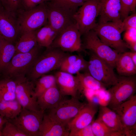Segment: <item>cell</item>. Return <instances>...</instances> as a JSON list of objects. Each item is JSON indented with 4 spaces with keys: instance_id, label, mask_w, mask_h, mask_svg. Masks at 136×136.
<instances>
[{
    "instance_id": "obj_1",
    "label": "cell",
    "mask_w": 136,
    "mask_h": 136,
    "mask_svg": "<svg viewBox=\"0 0 136 136\" xmlns=\"http://www.w3.org/2000/svg\"><path fill=\"white\" fill-rule=\"evenodd\" d=\"M39 56L27 75V78L34 82L42 76L59 69L62 62L68 54L56 48L50 47Z\"/></svg>"
},
{
    "instance_id": "obj_2",
    "label": "cell",
    "mask_w": 136,
    "mask_h": 136,
    "mask_svg": "<svg viewBox=\"0 0 136 136\" xmlns=\"http://www.w3.org/2000/svg\"><path fill=\"white\" fill-rule=\"evenodd\" d=\"M38 45L29 52L15 53L3 72L5 77L16 79L26 76L39 55Z\"/></svg>"
},
{
    "instance_id": "obj_3",
    "label": "cell",
    "mask_w": 136,
    "mask_h": 136,
    "mask_svg": "<svg viewBox=\"0 0 136 136\" xmlns=\"http://www.w3.org/2000/svg\"><path fill=\"white\" fill-rule=\"evenodd\" d=\"M102 0L85 2L75 13L74 17L81 35L93 30L97 25L96 19L99 15Z\"/></svg>"
},
{
    "instance_id": "obj_4",
    "label": "cell",
    "mask_w": 136,
    "mask_h": 136,
    "mask_svg": "<svg viewBox=\"0 0 136 136\" xmlns=\"http://www.w3.org/2000/svg\"><path fill=\"white\" fill-rule=\"evenodd\" d=\"M83 35V48L89 50L114 69L115 68L120 53L102 42L93 30Z\"/></svg>"
},
{
    "instance_id": "obj_5",
    "label": "cell",
    "mask_w": 136,
    "mask_h": 136,
    "mask_svg": "<svg viewBox=\"0 0 136 136\" xmlns=\"http://www.w3.org/2000/svg\"><path fill=\"white\" fill-rule=\"evenodd\" d=\"M103 42L119 53L126 52L127 44L121 38L120 26L112 22L97 24L93 29Z\"/></svg>"
},
{
    "instance_id": "obj_6",
    "label": "cell",
    "mask_w": 136,
    "mask_h": 136,
    "mask_svg": "<svg viewBox=\"0 0 136 136\" xmlns=\"http://www.w3.org/2000/svg\"><path fill=\"white\" fill-rule=\"evenodd\" d=\"M136 78L133 76H121L108 90L110 96L108 107L113 110L135 94Z\"/></svg>"
},
{
    "instance_id": "obj_7",
    "label": "cell",
    "mask_w": 136,
    "mask_h": 136,
    "mask_svg": "<svg viewBox=\"0 0 136 136\" xmlns=\"http://www.w3.org/2000/svg\"><path fill=\"white\" fill-rule=\"evenodd\" d=\"M44 113L41 110L33 111L22 108L16 117L8 121L26 136H39V129Z\"/></svg>"
},
{
    "instance_id": "obj_8",
    "label": "cell",
    "mask_w": 136,
    "mask_h": 136,
    "mask_svg": "<svg viewBox=\"0 0 136 136\" xmlns=\"http://www.w3.org/2000/svg\"><path fill=\"white\" fill-rule=\"evenodd\" d=\"M45 3L26 10L20 14L18 19L20 33L35 30L48 23Z\"/></svg>"
},
{
    "instance_id": "obj_9",
    "label": "cell",
    "mask_w": 136,
    "mask_h": 136,
    "mask_svg": "<svg viewBox=\"0 0 136 136\" xmlns=\"http://www.w3.org/2000/svg\"><path fill=\"white\" fill-rule=\"evenodd\" d=\"M81 36L76 22L59 33L50 47L58 48L65 52H80L83 49Z\"/></svg>"
},
{
    "instance_id": "obj_10",
    "label": "cell",
    "mask_w": 136,
    "mask_h": 136,
    "mask_svg": "<svg viewBox=\"0 0 136 136\" xmlns=\"http://www.w3.org/2000/svg\"><path fill=\"white\" fill-rule=\"evenodd\" d=\"M113 69L104 61L91 52L86 71L106 87L114 85L118 80V77L115 74Z\"/></svg>"
},
{
    "instance_id": "obj_11",
    "label": "cell",
    "mask_w": 136,
    "mask_h": 136,
    "mask_svg": "<svg viewBox=\"0 0 136 136\" xmlns=\"http://www.w3.org/2000/svg\"><path fill=\"white\" fill-rule=\"evenodd\" d=\"M87 103L80 101L77 97L62 100L48 113L53 119L67 126V124L79 113Z\"/></svg>"
},
{
    "instance_id": "obj_12",
    "label": "cell",
    "mask_w": 136,
    "mask_h": 136,
    "mask_svg": "<svg viewBox=\"0 0 136 136\" xmlns=\"http://www.w3.org/2000/svg\"><path fill=\"white\" fill-rule=\"evenodd\" d=\"M113 110L120 118L124 136H136V94Z\"/></svg>"
},
{
    "instance_id": "obj_13",
    "label": "cell",
    "mask_w": 136,
    "mask_h": 136,
    "mask_svg": "<svg viewBox=\"0 0 136 136\" xmlns=\"http://www.w3.org/2000/svg\"><path fill=\"white\" fill-rule=\"evenodd\" d=\"M15 79L17 81L16 99L22 107L33 111L40 110L34 91V82L26 76Z\"/></svg>"
},
{
    "instance_id": "obj_14",
    "label": "cell",
    "mask_w": 136,
    "mask_h": 136,
    "mask_svg": "<svg viewBox=\"0 0 136 136\" xmlns=\"http://www.w3.org/2000/svg\"><path fill=\"white\" fill-rule=\"evenodd\" d=\"M48 23L57 32L76 23L74 16L75 12L54 5L49 1L45 3Z\"/></svg>"
},
{
    "instance_id": "obj_15",
    "label": "cell",
    "mask_w": 136,
    "mask_h": 136,
    "mask_svg": "<svg viewBox=\"0 0 136 136\" xmlns=\"http://www.w3.org/2000/svg\"><path fill=\"white\" fill-rule=\"evenodd\" d=\"M14 14L0 7V35L2 38L13 43L20 33L18 20Z\"/></svg>"
},
{
    "instance_id": "obj_16",
    "label": "cell",
    "mask_w": 136,
    "mask_h": 136,
    "mask_svg": "<svg viewBox=\"0 0 136 136\" xmlns=\"http://www.w3.org/2000/svg\"><path fill=\"white\" fill-rule=\"evenodd\" d=\"M54 76L56 85L63 96L67 95L77 97L78 92H80V85L76 75L59 70Z\"/></svg>"
},
{
    "instance_id": "obj_17",
    "label": "cell",
    "mask_w": 136,
    "mask_h": 136,
    "mask_svg": "<svg viewBox=\"0 0 136 136\" xmlns=\"http://www.w3.org/2000/svg\"><path fill=\"white\" fill-rule=\"evenodd\" d=\"M97 109L93 103L87 104L78 114L67 124L69 136L91 124Z\"/></svg>"
},
{
    "instance_id": "obj_18",
    "label": "cell",
    "mask_w": 136,
    "mask_h": 136,
    "mask_svg": "<svg viewBox=\"0 0 136 136\" xmlns=\"http://www.w3.org/2000/svg\"><path fill=\"white\" fill-rule=\"evenodd\" d=\"M120 0H102L99 23L112 22L120 26L122 23Z\"/></svg>"
},
{
    "instance_id": "obj_19",
    "label": "cell",
    "mask_w": 136,
    "mask_h": 136,
    "mask_svg": "<svg viewBox=\"0 0 136 136\" xmlns=\"http://www.w3.org/2000/svg\"><path fill=\"white\" fill-rule=\"evenodd\" d=\"M69 133L67 126L44 113L39 129V136H68Z\"/></svg>"
},
{
    "instance_id": "obj_20",
    "label": "cell",
    "mask_w": 136,
    "mask_h": 136,
    "mask_svg": "<svg viewBox=\"0 0 136 136\" xmlns=\"http://www.w3.org/2000/svg\"><path fill=\"white\" fill-rule=\"evenodd\" d=\"M56 85L49 88L37 98L40 109L44 112L56 107L63 99Z\"/></svg>"
},
{
    "instance_id": "obj_21",
    "label": "cell",
    "mask_w": 136,
    "mask_h": 136,
    "mask_svg": "<svg viewBox=\"0 0 136 136\" xmlns=\"http://www.w3.org/2000/svg\"><path fill=\"white\" fill-rule=\"evenodd\" d=\"M97 118L111 129L121 132L124 136L120 118L113 110L108 107L100 106Z\"/></svg>"
},
{
    "instance_id": "obj_22",
    "label": "cell",
    "mask_w": 136,
    "mask_h": 136,
    "mask_svg": "<svg viewBox=\"0 0 136 136\" xmlns=\"http://www.w3.org/2000/svg\"><path fill=\"white\" fill-rule=\"evenodd\" d=\"M115 68L121 76H133L136 73V65L127 51L120 54Z\"/></svg>"
},
{
    "instance_id": "obj_23",
    "label": "cell",
    "mask_w": 136,
    "mask_h": 136,
    "mask_svg": "<svg viewBox=\"0 0 136 136\" xmlns=\"http://www.w3.org/2000/svg\"><path fill=\"white\" fill-rule=\"evenodd\" d=\"M57 35V32L48 23L36 30L37 42L40 47H50Z\"/></svg>"
},
{
    "instance_id": "obj_24",
    "label": "cell",
    "mask_w": 136,
    "mask_h": 136,
    "mask_svg": "<svg viewBox=\"0 0 136 136\" xmlns=\"http://www.w3.org/2000/svg\"><path fill=\"white\" fill-rule=\"evenodd\" d=\"M38 45L36 30L24 32L15 45V53L28 52Z\"/></svg>"
},
{
    "instance_id": "obj_25",
    "label": "cell",
    "mask_w": 136,
    "mask_h": 136,
    "mask_svg": "<svg viewBox=\"0 0 136 136\" xmlns=\"http://www.w3.org/2000/svg\"><path fill=\"white\" fill-rule=\"evenodd\" d=\"M80 85V92L85 90L94 91L105 90L106 87L91 76L87 71L84 73L79 72L76 74Z\"/></svg>"
},
{
    "instance_id": "obj_26",
    "label": "cell",
    "mask_w": 136,
    "mask_h": 136,
    "mask_svg": "<svg viewBox=\"0 0 136 136\" xmlns=\"http://www.w3.org/2000/svg\"><path fill=\"white\" fill-rule=\"evenodd\" d=\"M22 108L16 99L7 101L0 99V115L8 120L16 117Z\"/></svg>"
},
{
    "instance_id": "obj_27",
    "label": "cell",
    "mask_w": 136,
    "mask_h": 136,
    "mask_svg": "<svg viewBox=\"0 0 136 136\" xmlns=\"http://www.w3.org/2000/svg\"><path fill=\"white\" fill-rule=\"evenodd\" d=\"M17 81L16 79L5 77L0 80V99L5 101L16 99V89Z\"/></svg>"
},
{
    "instance_id": "obj_28",
    "label": "cell",
    "mask_w": 136,
    "mask_h": 136,
    "mask_svg": "<svg viewBox=\"0 0 136 136\" xmlns=\"http://www.w3.org/2000/svg\"><path fill=\"white\" fill-rule=\"evenodd\" d=\"M16 52L13 43L3 39L0 48V72L7 67Z\"/></svg>"
},
{
    "instance_id": "obj_29",
    "label": "cell",
    "mask_w": 136,
    "mask_h": 136,
    "mask_svg": "<svg viewBox=\"0 0 136 136\" xmlns=\"http://www.w3.org/2000/svg\"><path fill=\"white\" fill-rule=\"evenodd\" d=\"M34 83V91L37 98L49 88L56 85L55 77L52 75H44Z\"/></svg>"
},
{
    "instance_id": "obj_30",
    "label": "cell",
    "mask_w": 136,
    "mask_h": 136,
    "mask_svg": "<svg viewBox=\"0 0 136 136\" xmlns=\"http://www.w3.org/2000/svg\"><path fill=\"white\" fill-rule=\"evenodd\" d=\"M91 125L94 136H124L122 133L109 128L98 118L92 121Z\"/></svg>"
},
{
    "instance_id": "obj_31",
    "label": "cell",
    "mask_w": 136,
    "mask_h": 136,
    "mask_svg": "<svg viewBox=\"0 0 136 136\" xmlns=\"http://www.w3.org/2000/svg\"><path fill=\"white\" fill-rule=\"evenodd\" d=\"M88 61L81 56L73 63L68 65L60 67V71L73 75L82 71L86 70Z\"/></svg>"
},
{
    "instance_id": "obj_32",
    "label": "cell",
    "mask_w": 136,
    "mask_h": 136,
    "mask_svg": "<svg viewBox=\"0 0 136 136\" xmlns=\"http://www.w3.org/2000/svg\"><path fill=\"white\" fill-rule=\"evenodd\" d=\"M52 4L76 13L85 2V0H51Z\"/></svg>"
},
{
    "instance_id": "obj_33",
    "label": "cell",
    "mask_w": 136,
    "mask_h": 136,
    "mask_svg": "<svg viewBox=\"0 0 136 136\" xmlns=\"http://www.w3.org/2000/svg\"><path fill=\"white\" fill-rule=\"evenodd\" d=\"M121 5V19L122 21L131 12H135L136 0H120Z\"/></svg>"
},
{
    "instance_id": "obj_34",
    "label": "cell",
    "mask_w": 136,
    "mask_h": 136,
    "mask_svg": "<svg viewBox=\"0 0 136 136\" xmlns=\"http://www.w3.org/2000/svg\"><path fill=\"white\" fill-rule=\"evenodd\" d=\"M2 136H26L12 123L8 121L1 132Z\"/></svg>"
},
{
    "instance_id": "obj_35",
    "label": "cell",
    "mask_w": 136,
    "mask_h": 136,
    "mask_svg": "<svg viewBox=\"0 0 136 136\" xmlns=\"http://www.w3.org/2000/svg\"><path fill=\"white\" fill-rule=\"evenodd\" d=\"M4 8L14 14L22 6L21 0H0Z\"/></svg>"
},
{
    "instance_id": "obj_36",
    "label": "cell",
    "mask_w": 136,
    "mask_h": 136,
    "mask_svg": "<svg viewBox=\"0 0 136 136\" xmlns=\"http://www.w3.org/2000/svg\"><path fill=\"white\" fill-rule=\"evenodd\" d=\"M131 28H136V13H133L128 16L122 21L120 26L121 32Z\"/></svg>"
},
{
    "instance_id": "obj_37",
    "label": "cell",
    "mask_w": 136,
    "mask_h": 136,
    "mask_svg": "<svg viewBox=\"0 0 136 136\" xmlns=\"http://www.w3.org/2000/svg\"><path fill=\"white\" fill-rule=\"evenodd\" d=\"M124 41L128 46L136 43V28H131L125 31Z\"/></svg>"
},
{
    "instance_id": "obj_38",
    "label": "cell",
    "mask_w": 136,
    "mask_h": 136,
    "mask_svg": "<svg viewBox=\"0 0 136 136\" xmlns=\"http://www.w3.org/2000/svg\"><path fill=\"white\" fill-rule=\"evenodd\" d=\"M51 0H21L22 6L27 10L31 9L41 4Z\"/></svg>"
},
{
    "instance_id": "obj_39",
    "label": "cell",
    "mask_w": 136,
    "mask_h": 136,
    "mask_svg": "<svg viewBox=\"0 0 136 136\" xmlns=\"http://www.w3.org/2000/svg\"><path fill=\"white\" fill-rule=\"evenodd\" d=\"M71 136H94L92 131L91 123L75 132Z\"/></svg>"
},
{
    "instance_id": "obj_40",
    "label": "cell",
    "mask_w": 136,
    "mask_h": 136,
    "mask_svg": "<svg viewBox=\"0 0 136 136\" xmlns=\"http://www.w3.org/2000/svg\"><path fill=\"white\" fill-rule=\"evenodd\" d=\"M8 121L7 119L0 115V133L1 134L2 131L3 126Z\"/></svg>"
},
{
    "instance_id": "obj_41",
    "label": "cell",
    "mask_w": 136,
    "mask_h": 136,
    "mask_svg": "<svg viewBox=\"0 0 136 136\" xmlns=\"http://www.w3.org/2000/svg\"><path fill=\"white\" fill-rule=\"evenodd\" d=\"M132 60L136 65V52H127Z\"/></svg>"
},
{
    "instance_id": "obj_42",
    "label": "cell",
    "mask_w": 136,
    "mask_h": 136,
    "mask_svg": "<svg viewBox=\"0 0 136 136\" xmlns=\"http://www.w3.org/2000/svg\"><path fill=\"white\" fill-rule=\"evenodd\" d=\"M3 39V38L0 35V48L1 46Z\"/></svg>"
},
{
    "instance_id": "obj_43",
    "label": "cell",
    "mask_w": 136,
    "mask_h": 136,
    "mask_svg": "<svg viewBox=\"0 0 136 136\" xmlns=\"http://www.w3.org/2000/svg\"><path fill=\"white\" fill-rule=\"evenodd\" d=\"M2 6L1 3H0V7Z\"/></svg>"
},
{
    "instance_id": "obj_44",
    "label": "cell",
    "mask_w": 136,
    "mask_h": 136,
    "mask_svg": "<svg viewBox=\"0 0 136 136\" xmlns=\"http://www.w3.org/2000/svg\"><path fill=\"white\" fill-rule=\"evenodd\" d=\"M0 136H2V134L1 133H0Z\"/></svg>"
},
{
    "instance_id": "obj_45",
    "label": "cell",
    "mask_w": 136,
    "mask_h": 136,
    "mask_svg": "<svg viewBox=\"0 0 136 136\" xmlns=\"http://www.w3.org/2000/svg\"><path fill=\"white\" fill-rule=\"evenodd\" d=\"M85 0V1H88V0Z\"/></svg>"
},
{
    "instance_id": "obj_46",
    "label": "cell",
    "mask_w": 136,
    "mask_h": 136,
    "mask_svg": "<svg viewBox=\"0 0 136 136\" xmlns=\"http://www.w3.org/2000/svg\"></svg>"
},
{
    "instance_id": "obj_47",
    "label": "cell",
    "mask_w": 136,
    "mask_h": 136,
    "mask_svg": "<svg viewBox=\"0 0 136 136\" xmlns=\"http://www.w3.org/2000/svg\"></svg>"
}]
</instances>
